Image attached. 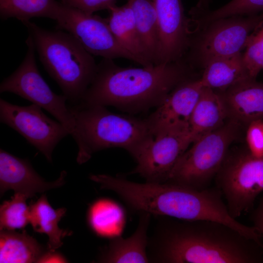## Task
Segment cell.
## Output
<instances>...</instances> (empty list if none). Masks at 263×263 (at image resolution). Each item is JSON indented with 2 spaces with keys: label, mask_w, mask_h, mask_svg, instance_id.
<instances>
[{
  "label": "cell",
  "mask_w": 263,
  "mask_h": 263,
  "mask_svg": "<svg viewBox=\"0 0 263 263\" xmlns=\"http://www.w3.org/2000/svg\"><path fill=\"white\" fill-rule=\"evenodd\" d=\"M59 4L56 0H0V16L21 22L38 17L55 20Z\"/></svg>",
  "instance_id": "25"
},
{
  "label": "cell",
  "mask_w": 263,
  "mask_h": 263,
  "mask_svg": "<svg viewBox=\"0 0 263 263\" xmlns=\"http://www.w3.org/2000/svg\"><path fill=\"white\" fill-rule=\"evenodd\" d=\"M203 86L191 77L176 86L155 111L146 118L151 134L189 130V123Z\"/></svg>",
  "instance_id": "13"
},
{
  "label": "cell",
  "mask_w": 263,
  "mask_h": 263,
  "mask_svg": "<svg viewBox=\"0 0 263 263\" xmlns=\"http://www.w3.org/2000/svg\"><path fill=\"white\" fill-rule=\"evenodd\" d=\"M55 20L59 29L72 35L92 55L113 60L134 57L119 44L107 19L88 14L60 2Z\"/></svg>",
  "instance_id": "10"
},
{
  "label": "cell",
  "mask_w": 263,
  "mask_h": 263,
  "mask_svg": "<svg viewBox=\"0 0 263 263\" xmlns=\"http://www.w3.org/2000/svg\"><path fill=\"white\" fill-rule=\"evenodd\" d=\"M29 207L30 224L34 230L46 234L48 237L47 249L56 250L62 245L63 239L72 233L58 227L59 222L65 215L66 209L64 207L54 209L45 194H42Z\"/></svg>",
  "instance_id": "21"
},
{
  "label": "cell",
  "mask_w": 263,
  "mask_h": 263,
  "mask_svg": "<svg viewBox=\"0 0 263 263\" xmlns=\"http://www.w3.org/2000/svg\"><path fill=\"white\" fill-rule=\"evenodd\" d=\"M215 178L230 215L237 219L263 191V157L254 156L247 148L229 150Z\"/></svg>",
  "instance_id": "8"
},
{
  "label": "cell",
  "mask_w": 263,
  "mask_h": 263,
  "mask_svg": "<svg viewBox=\"0 0 263 263\" xmlns=\"http://www.w3.org/2000/svg\"><path fill=\"white\" fill-rule=\"evenodd\" d=\"M107 19L111 31L121 46L135 59L141 66L153 65L147 58L136 30L133 13L127 2L121 6L116 5L108 10Z\"/></svg>",
  "instance_id": "19"
},
{
  "label": "cell",
  "mask_w": 263,
  "mask_h": 263,
  "mask_svg": "<svg viewBox=\"0 0 263 263\" xmlns=\"http://www.w3.org/2000/svg\"><path fill=\"white\" fill-rule=\"evenodd\" d=\"M62 4L80 10L88 14L102 10H108L116 5L118 0H58Z\"/></svg>",
  "instance_id": "30"
},
{
  "label": "cell",
  "mask_w": 263,
  "mask_h": 263,
  "mask_svg": "<svg viewBox=\"0 0 263 263\" xmlns=\"http://www.w3.org/2000/svg\"><path fill=\"white\" fill-rule=\"evenodd\" d=\"M263 10V0H231L217 9H207L200 12L194 19L196 23L201 26L219 19L237 15H253Z\"/></svg>",
  "instance_id": "27"
},
{
  "label": "cell",
  "mask_w": 263,
  "mask_h": 263,
  "mask_svg": "<svg viewBox=\"0 0 263 263\" xmlns=\"http://www.w3.org/2000/svg\"><path fill=\"white\" fill-rule=\"evenodd\" d=\"M253 226L255 227L263 239V199L251 215Z\"/></svg>",
  "instance_id": "31"
},
{
  "label": "cell",
  "mask_w": 263,
  "mask_h": 263,
  "mask_svg": "<svg viewBox=\"0 0 263 263\" xmlns=\"http://www.w3.org/2000/svg\"><path fill=\"white\" fill-rule=\"evenodd\" d=\"M33 40L40 62L71 105L79 103L96 71L93 55L68 32L45 30L30 20L21 22Z\"/></svg>",
  "instance_id": "5"
},
{
  "label": "cell",
  "mask_w": 263,
  "mask_h": 263,
  "mask_svg": "<svg viewBox=\"0 0 263 263\" xmlns=\"http://www.w3.org/2000/svg\"><path fill=\"white\" fill-rule=\"evenodd\" d=\"M227 119L226 108L220 94L211 88L203 87L189 123V130L194 141L220 128Z\"/></svg>",
  "instance_id": "18"
},
{
  "label": "cell",
  "mask_w": 263,
  "mask_h": 263,
  "mask_svg": "<svg viewBox=\"0 0 263 263\" xmlns=\"http://www.w3.org/2000/svg\"><path fill=\"white\" fill-rule=\"evenodd\" d=\"M67 260L56 250L47 249L40 257L38 263H67Z\"/></svg>",
  "instance_id": "32"
},
{
  "label": "cell",
  "mask_w": 263,
  "mask_h": 263,
  "mask_svg": "<svg viewBox=\"0 0 263 263\" xmlns=\"http://www.w3.org/2000/svg\"><path fill=\"white\" fill-rule=\"evenodd\" d=\"M210 0H199L196 5L192 7L189 11L191 13L199 12L208 9V3Z\"/></svg>",
  "instance_id": "33"
},
{
  "label": "cell",
  "mask_w": 263,
  "mask_h": 263,
  "mask_svg": "<svg viewBox=\"0 0 263 263\" xmlns=\"http://www.w3.org/2000/svg\"><path fill=\"white\" fill-rule=\"evenodd\" d=\"M192 70L184 59L123 67L102 58L78 104L113 106L130 113L156 108L176 86L192 76Z\"/></svg>",
  "instance_id": "2"
},
{
  "label": "cell",
  "mask_w": 263,
  "mask_h": 263,
  "mask_svg": "<svg viewBox=\"0 0 263 263\" xmlns=\"http://www.w3.org/2000/svg\"><path fill=\"white\" fill-rule=\"evenodd\" d=\"M67 172L63 170L53 182H47L34 169L28 159L19 158L0 150V193L13 189L28 198L37 193L60 187L65 183Z\"/></svg>",
  "instance_id": "15"
},
{
  "label": "cell",
  "mask_w": 263,
  "mask_h": 263,
  "mask_svg": "<svg viewBox=\"0 0 263 263\" xmlns=\"http://www.w3.org/2000/svg\"><path fill=\"white\" fill-rule=\"evenodd\" d=\"M133 13L137 33L148 60L158 62L159 40L157 17L152 0H127Z\"/></svg>",
  "instance_id": "23"
},
{
  "label": "cell",
  "mask_w": 263,
  "mask_h": 263,
  "mask_svg": "<svg viewBox=\"0 0 263 263\" xmlns=\"http://www.w3.org/2000/svg\"><path fill=\"white\" fill-rule=\"evenodd\" d=\"M242 128L228 119L220 128L195 141L179 158L166 182L198 190L208 188Z\"/></svg>",
  "instance_id": "6"
},
{
  "label": "cell",
  "mask_w": 263,
  "mask_h": 263,
  "mask_svg": "<svg viewBox=\"0 0 263 263\" xmlns=\"http://www.w3.org/2000/svg\"><path fill=\"white\" fill-rule=\"evenodd\" d=\"M158 28V62H176L183 59L192 32L190 19L185 14L182 0H152Z\"/></svg>",
  "instance_id": "14"
},
{
  "label": "cell",
  "mask_w": 263,
  "mask_h": 263,
  "mask_svg": "<svg viewBox=\"0 0 263 263\" xmlns=\"http://www.w3.org/2000/svg\"><path fill=\"white\" fill-rule=\"evenodd\" d=\"M159 218L149 237L147 253L150 263L263 262V244L225 224L208 220Z\"/></svg>",
  "instance_id": "1"
},
{
  "label": "cell",
  "mask_w": 263,
  "mask_h": 263,
  "mask_svg": "<svg viewBox=\"0 0 263 263\" xmlns=\"http://www.w3.org/2000/svg\"><path fill=\"white\" fill-rule=\"evenodd\" d=\"M247 148L255 157H263V120L254 121L246 128Z\"/></svg>",
  "instance_id": "29"
},
{
  "label": "cell",
  "mask_w": 263,
  "mask_h": 263,
  "mask_svg": "<svg viewBox=\"0 0 263 263\" xmlns=\"http://www.w3.org/2000/svg\"><path fill=\"white\" fill-rule=\"evenodd\" d=\"M87 219L90 228L95 235L111 240L121 236L127 217L125 210L119 203L102 198L91 205Z\"/></svg>",
  "instance_id": "20"
},
{
  "label": "cell",
  "mask_w": 263,
  "mask_h": 263,
  "mask_svg": "<svg viewBox=\"0 0 263 263\" xmlns=\"http://www.w3.org/2000/svg\"><path fill=\"white\" fill-rule=\"evenodd\" d=\"M203 70L200 78L203 86L218 92L225 91L244 79H251L244 67L242 53L215 59Z\"/></svg>",
  "instance_id": "22"
},
{
  "label": "cell",
  "mask_w": 263,
  "mask_h": 263,
  "mask_svg": "<svg viewBox=\"0 0 263 263\" xmlns=\"http://www.w3.org/2000/svg\"><path fill=\"white\" fill-rule=\"evenodd\" d=\"M101 186L115 192L132 210L138 213L187 220H212L243 234L249 229L230 215L217 187L198 190L169 182L139 183L109 174L102 178Z\"/></svg>",
  "instance_id": "3"
},
{
  "label": "cell",
  "mask_w": 263,
  "mask_h": 263,
  "mask_svg": "<svg viewBox=\"0 0 263 263\" xmlns=\"http://www.w3.org/2000/svg\"><path fill=\"white\" fill-rule=\"evenodd\" d=\"M218 93L228 119L245 128L254 121L263 120V83L246 79Z\"/></svg>",
  "instance_id": "16"
},
{
  "label": "cell",
  "mask_w": 263,
  "mask_h": 263,
  "mask_svg": "<svg viewBox=\"0 0 263 263\" xmlns=\"http://www.w3.org/2000/svg\"><path fill=\"white\" fill-rule=\"evenodd\" d=\"M28 198L20 193H15L11 199L5 201L0 207V230H15L23 228L30 222Z\"/></svg>",
  "instance_id": "26"
},
{
  "label": "cell",
  "mask_w": 263,
  "mask_h": 263,
  "mask_svg": "<svg viewBox=\"0 0 263 263\" xmlns=\"http://www.w3.org/2000/svg\"><path fill=\"white\" fill-rule=\"evenodd\" d=\"M0 121L19 133L50 163L56 146L70 134L63 124L48 117L34 104L20 106L0 98Z\"/></svg>",
  "instance_id": "11"
},
{
  "label": "cell",
  "mask_w": 263,
  "mask_h": 263,
  "mask_svg": "<svg viewBox=\"0 0 263 263\" xmlns=\"http://www.w3.org/2000/svg\"><path fill=\"white\" fill-rule=\"evenodd\" d=\"M138 226L129 237L121 236L110 240L108 246L103 250L99 261L108 263H150L147 253L149 242L148 228L150 216L146 212H140Z\"/></svg>",
  "instance_id": "17"
},
{
  "label": "cell",
  "mask_w": 263,
  "mask_h": 263,
  "mask_svg": "<svg viewBox=\"0 0 263 263\" xmlns=\"http://www.w3.org/2000/svg\"><path fill=\"white\" fill-rule=\"evenodd\" d=\"M245 52L243 62L248 77L256 79L263 69V19L251 34Z\"/></svg>",
  "instance_id": "28"
},
{
  "label": "cell",
  "mask_w": 263,
  "mask_h": 263,
  "mask_svg": "<svg viewBox=\"0 0 263 263\" xmlns=\"http://www.w3.org/2000/svg\"><path fill=\"white\" fill-rule=\"evenodd\" d=\"M74 117L70 134L78 147L76 161L86 163L95 152L119 148L136 161L154 136L146 118L113 113L101 105H69Z\"/></svg>",
  "instance_id": "4"
},
{
  "label": "cell",
  "mask_w": 263,
  "mask_h": 263,
  "mask_svg": "<svg viewBox=\"0 0 263 263\" xmlns=\"http://www.w3.org/2000/svg\"><path fill=\"white\" fill-rule=\"evenodd\" d=\"M263 16L237 15L219 19L193 28L183 59L193 69L242 53Z\"/></svg>",
  "instance_id": "7"
},
{
  "label": "cell",
  "mask_w": 263,
  "mask_h": 263,
  "mask_svg": "<svg viewBox=\"0 0 263 263\" xmlns=\"http://www.w3.org/2000/svg\"><path fill=\"white\" fill-rule=\"evenodd\" d=\"M47 249L25 231L0 230V263H38Z\"/></svg>",
  "instance_id": "24"
},
{
  "label": "cell",
  "mask_w": 263,
  "mask_h": 263,
  "mask_svg": "<svg viewBox=\"0 0 263 263\" xmlns=\"http://www.w3.org/2000/svg\"><path fill=\"white\" fill-rule=\"evenodd\" d=\"M26 43L28 49L24 59L16 71L1 82L0 93L15 94L45 110L71 134L74 120L66 103L67 98L63 94L52 91L40 75L36 62L35 48L29 35Z\"/></svg>",
  "instance_id": "9"
},
{
  "label": "cell",
  "mask_w": 263,
  "mask_h": 263,
  "mask_svg": "<svg viewBox=\"0 0 263 263\" xmlns=\"http://www.w3.org/2000/svg\"><path fill=\"white\" fill-rule=\"evenodd\" d=\"M194 140L190 131L164 132L154 137L136 161L130 174H137L146 182L165 183L184 152Z\"/></svg>",
  "instance_id": "12"
}]
</instances>
